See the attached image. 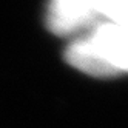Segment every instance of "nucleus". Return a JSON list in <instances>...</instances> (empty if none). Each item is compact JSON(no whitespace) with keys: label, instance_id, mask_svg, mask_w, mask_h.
I'll return each instance as SVG.
<instances>
[{"label":"nucleus","instance_id":"nucleus-1","mask_svg":"<svg viewBox=\"0 0 128 128\" xmlns=\"http://www.w3.org/2000/svg\"><path fill=\"white\" fill-rule=\"evenodd\" d=\"M68 63L91 76L113 77L128 72V28L99 22L66 48Z\"/></svg>","mask_w":128,"mask_h":128},{"label":"nucleus","instance_id":"nucleus-2","mask_svg":"<svg viewBox=\"0 0 128 128\" xmlns=\"http://www.w3.org/2000/svg\"><path fill=\"white\" fill-rule=\"evenodd\" d=\"M102 22L94 0H57L48 6L46 25L57 36L82 37Z\"/></svg>","mask_w":128,"mask_h":128},{"label":"nucleus","instance_id":"nucleus-3","mask_svg":"<svg viewBox=\"0 0 128 128\" xmlns=\"http://www.w3.org/2000/svg\"><path fill=\"white\" fill-rule=\"evenodd\" d=\"M100 20L128 28V0H111V2H96Z\"/></svg>","mask_w":128,"mask_h":128}]
</instances>
